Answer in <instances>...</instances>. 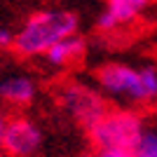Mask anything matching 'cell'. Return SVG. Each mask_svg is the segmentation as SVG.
Listing matches in <instances>:
<instances>
[{"instance_id": "cell-1", "label": "cell", "mask_w": 157, "mask_h": 157, "mask_svg": "<svg viewBox=\"0 0 157 157\" xmlns=\"http://www.w3.org/2000/svg\"><path fill=\"white\" fill-rule=\"evenodd\" d=\"M94 80L105 98L127 103V108L157 103V66L152 63L136 68L124 61H105L94 71Z\"/></svg>"}, {"instance_id": "cell-2", "label": "cell", "mask_w": 157, "mask_h": 157, "mask_svg": "<svg viewBox=\"0 0 157 157\" xmlns=\"http://www.w3.org/2000/svg\"><path fill=\"white\" fill-rule=\"evenodd\" d=\"M78 28L80 19L71 10H38L21 21L19 31H14L12 49L21 59H38L63 38L75 35Z\"/></svg>"}, {"instance_id": "cell-3", "label": "cell", "mask_w": 157, "mask_h": 157, "mask_svg": "<svg viewBox=\"0 0 157 157\" xmlns=\"http://www.w3.org/2000/svg\"><path fill=\"white\" fill-rule=\"evenodd\" d=\"M145 117L136 108H110L96 124L87 129L94 150H134Z\"/></svg>"}, {"instance_id": "cell-4", "label": "cell", "mask_w": 157, "mask_h": 157, "mask_svg": "<svg viewBox=\"0 0 157 157\" xmlns=\"http://www.w3.org/2000/svg\"><path fill=\"white\" fill-rule=\"evenodd\" d=\"M56 103L61 105V110L68 113L85 129L96 124L98 120L110 110L108 98L103 96V92L98 87L85 85V82H78V80H71V82H66V85L59 87Z\"/></svg>"}, {"instance_id": "cell-5", "label": "cell", "mask_w": 157, "mask_h": 157, "mask_svg": "<svg viewBox=\"0 0 157 157\" xmlns=\"http://www.w3.org/2000/svg\"><path fill=\"white\" fill-rule=\"evenodd\" d=\"M42 145H45V131L31 115L24 113L10 115L0 152H5L7 157H35L42 150Z\"/></svg>"}, {"instance_id": "cell-6", "label": "cell", "mask_w": 157, "mask_h": 157, "mask_svg": "<svg viewBox=\"0 0 157 157\" xmlns=\"http://www.w3.org/2000/svg\"><path fill=\"white\" fill-rule=\"evenodd\" d=\"M152 0H105V7L101 10L96 19V31L113 33L120 26H127L150 5Z\"/></svg>"}, {"instance_id": "cell-7", "label": "cell", "mask_w": 157, "mask_h": 157, "mask_svg": "<svg viewBox=\"0 0 157 157\" xmlns=\"http://www.w3.org/2000/svg\"><path fill=\"white\" fill-rule=\"evenodd\" d=\"M38 80L31 75H5L0 80V101L12 108H28L38 98Z\"/></svg>"}, {"instance_id": "cell-8", "label": "cell", "mask_w": 157, "mask_h": 157, "mask_svg": "<svg viewBox=\"0 0 157 157\" xmlns=\"http://www.w3.org/2000/svg\"><path fill=\"white\" fill-rule=\"evenodd\" d=\"M85 54H87V40L80 33H75V35H68L61 42H56L42 59L52 68L63 71V68H71V66L80 63V61L85 59Z\"/></svg>"}, {"instance_id": "cell-9", "label": "cell", "mask_w": 157, "mask_h": 157, "mask_svg": "<svg viewBox=\"0 0 157 157\" xmlns=\"http://www.w3.org/2000/svg\"><path fill=\"white\" fill-rule=\"evenodd\" d=\"M131 152L134 157H157V117L143 122V131Z\"/></svg>"}, {"instance_id": "cell-10", "label": "cell", "mask_w": 157, "mask_h": 157, "mask_svg": "<svg viewBox=\"0 0 157 157\" xmlns=\"http://www.w3.org/2000/svg\"><path fill=\"white\" fill-rule=\"evenodd\" d=\"M14 47V31L7 26H0V49H12Z\"/></svg>"}, {"instance_id": "cell-11", "label": "cell", "mask_w": 157, "mask_h": 157, "mask_svg": "<svg viewBox=\"0 0 157 157\" xmlns=\"http://www.w3.org/2000/svg\"><path fill=\"white\" fill-rule=\"evenodd\" d=\"M96 157H134V152L131 150H98Z\"/></svg>"}, {"instance_id": "cell-12", "label": "cell", "mask_w": 157, "mask_h": 157, "mask_svg": "<svg viewBox=\"0 0 157 157\" xmlns=\"http://www.w3.org/2000/svg\"><path fill=\"white\" fill-rule=\"evenodd\" d=\"M7 120H10V115H7V113L2 110V105H0V148H2V134H5Z\"/></svg>"}, {"instance_id": "cell-13", "label": "cell", "mask_w": 157, "mask_h": 157, "mask_svg": "<svg viewBox=\"0 0 157 157\" xmlns=\"http://www.w3.org/2000/svg\"><path fill=\"white\" fill-rule=\"evenodd\" d=\"M80 157H96V152H82Z\"/></svg>"}]
</instances>
